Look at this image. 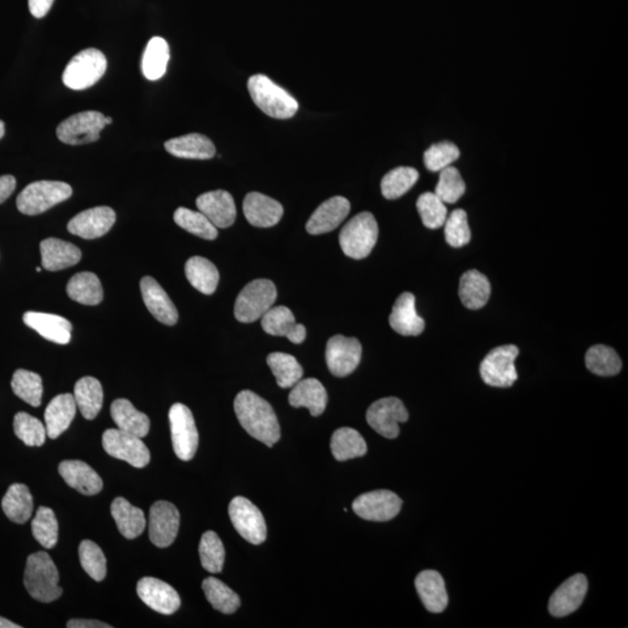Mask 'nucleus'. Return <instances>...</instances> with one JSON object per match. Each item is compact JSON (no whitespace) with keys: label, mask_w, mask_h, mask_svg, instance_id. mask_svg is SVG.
I'll use <instances>...</instances> for the list:
<instances>
[{"label":"nucleus","mask_w":628,"mask_h":628,"mask_svg":"<svg viewBox=\"0 0 628 628\" xmlns=\"http://www.w3.org/2000/svg\"><path fill=\"white\" fill-rule=\"evenodd\" d=\"M111 515L116 521L119 532L126 539L141 536L146 528V517L141 508L133 507L129 500L118 497L111 504Z\"/></svg>","instance_id":"obj_33"},{"label":"nucleus","mask_w":628,"mask_h":628,"mask_svg":"<svg viewBox=\"0 0 628 628\" xmlns=\"http://www.w3.org/2000/svg\"><path fill=\"white\" fill-rule=\"evenodd\" d=\"M2 508L8 519L14 523H27L31 519L34 508L31 491L20 483L12 485L4 496Z\"/></svg>","instance_id":"obj_37"},{"label":"nucleus","mask_w":628,"mask_h":628,"mask_svg":"<svg viewBox=\"0 0 628 628\" xmlns=\"http://www.w3.org/2000/svg\"><path fill=\"white\" fill-rule=\"evenodd\" d=\"M78 411L74 394L62 393L55 397L45 411L47 436L58 439L69 428Z\"/></svg>","instance_id":"obj_29"},{"label":"nucleus","mask_w":628,"mask_h":628,"mask_svg":"<svg viewBox=\"0 0 628 628\" xmlns=\"http://www.w3.org/2000/svg\"><path fill=\"white\" fill-rule=\"evenodd\" d=\"M74 397L83 417L93 420L103 407V386L95 377H83L75 384Z\"/></svg>","instance_id":"obj_36"},{"label":"nucleus","mask_w":628,"mask_h":628,"mask_svg":"<svg viewBox=\"0 0 628 628\" xmlns=\"http://www.w3.org/2000/svg\"><path fill=\"white\" fill-rule=\"evenodd\" d=\"M111 417L119 430L144 438L150 432L151 420L140 413L129 400H117L111 405Z\"/></svg>","instance_id":"obj_34"},{"label":"nucleus","mask_w":628,"mask_h":628,"mask_svg":"<svg viewBox=\"0 0 628 628\" xmlns=\"http://www.w3.org/2000/svg\"><path fill=\"white\" fill-rule=\"evenodd\" d=\"M165 151L180 159L210 160L215 155L214 142L205 135L193 133L164 143Z\"/></svg>","instance_id":"obj_32"},{"label":"nucleus","mask_w":628,"mask_h":628,"mask_svg":"<svg viewBox=\"0 0 628 628\" xmlns=\"http://www.w3.org/2000/svg\"><path fill=\"white\" fill-rule=\"evenodd\" d=\"M173 451L182 461L193 460L198 449L199 435L193 413L176 403L169 411Z\"/></svg>","instance_id":"obj_9"},{"label":"nucleus","mask_w":628,"mask_h":628,"mask_svg":"<svg viewBox=\"0 0 628 628\" xmlns=\"http://www.w3.org/2000/svg\"><path fill=\"white\" fill-rule=\"evenodd\" d=\"M340 246L345 256L362 260L372 252L379 239V225L371 212H361L343 226Z\"/></svg>","instance_id":"obj_4"},{"label":"nucleus","mask_w":628,"mask_h":628,"mask_svg":"<svg viewBox=\"0 0 628 628\" xmlns=\"http://www.w3.org/2000/svg\"><path fill=\"white\" fill-rule=\"evenodd\" d=\"M362 358V346L356 338L334 335L326 346V363L337 377H346L355 372Z\"/></svg>","instance_id":"obj_15"},{"label":"nucleus","mask_w":628,"mask_h":628,"mask_svg":"<svg viewBox=\"0 0 628 628\" xmlns=\"http://www.w3.org/2000/svg\"><path fill=\"white\" fill-rule=\"evenodd\" d=\"M68 628H111L109 623L99 621H91V619H71L67 623Z\"/></svg>","instance_id":"obj_58"},{"label":"nucleus","mask_w":628,"mask_h":628,"mask_svg":"<svg viewBox=\"0 0 628 628\" xmlns=\"http://www.w3.org/2000/svg\"><path fill=\"white\" fill-rule=\"evenodd\" d=\"M4 134H5V124L0 120V139L4 137Z\"/></svg>","instance_id":"obj_60"},{"label":"nucleus","mask_w":628,"mask_h":628,"mask_svg":"<svg viewBox=\"0 0 628 628\" xmlns=\"http://www.w3.org/2000/svg\"><path fill=\"white\" fill-rule=\"evenodd\" d=\"M330 449L335 460L341 462L362 457L368 451L363 436L354 428L350 427L339 428L333 433Z\"/></svg>","instance_id":"obj_41"},{"label":"nucleus","mask_w":628,"mask_h":628,"mask_svg":"<svg viewBox=\"0 0 628 628\" xmlns=\"http://www.w3.org/2000/svg\"><path fill=\"white\" fill-rule=\"evenodd\" d=\"M58 473L68 486L74 487L79 494L95 496L103 490V481L99 474L86 462L79 460L63 461L58 466Z\"/></svg>","instance_id":"obj_27"},{"label":"nucleus","mask_w":628,"mask_h":628,"mask_svg":"<svg viewBox=\"0 0 628 628\" xmlns=\"http://www.w3.org/2000/svg\"><path fill=\"white\" fill-rule=\"evenodd\" d=\"M276 299L277 288L269 279H256L243 288L237 296L235 314L237 320L244 324L261 319L269 311Z\"/></svg>","instance_id":"obj_7"},{"label":"nucleus","mask_w":628,"mask_h":628,"mask_svg":"<svg viewBox=\"0 0 628 628\" xmlns=\"http://www.w3.org/2000/svg\"><path fill=\"white\" fill-rule=\"evenodd\" d=\"M419 173L411 167H400L389 172L381 183L382 194L386 199H397L417 183Z\"/></svg>","instance_id":"obj_47"},{"label":"nucleus","mask_w":628,"mask_h":628,"mask_svg":"<svg viewBox=\"0 0 628 628\" xmlns=\"http://www.w3.org/2000/svg\"><path fill=\"white\" fill-rule=\"evenodd\" d=\"M445 236L447 244L453 248H461L469 244L471 232L466 211L458 209L447 216L445 222Z\"/></svg>","instance_id":"obj_54"},{"label":"nucleus","mask_w":628,"mask_h":628,"mask_svg":"<svg viewBox=\"0 0 628 628\" xmlns=\"http://www.w3.org/2000/svg\"><path fill=\"white\" fill-rule=\"evenodd\" d=\"M79 561L83 570L92 580L100 582L106 576V558L103 550L91 540H83L78 549Z\"/></svg>","instance_id":"obj_51"},{"label":"nucleus","mask_w":628,"mask_h":628,"mask_svg":"<svg viewBox=\"0 0 628 628\" xmlns=\"http://www.w3.org/2000/svg\"><path fill=\"white\" fill-rule=\"evenodd\" d=\"M140 288H141L142 299L148 311L164 325H176L178 321L177 309L156 279L151 276H146L140 282Z\"/></svg>","instance_id":"obj_22"},{"label":"nucleus","mask_w":628,"mask_h":628,"mask_svg":"<svg viewBox=\"0 0 628 628\" xmlns=\"http://www.w3.org/2000/svg\"><path fill=\"white\" fill-rule=\"evenodd\" d=\"M173 220L178 226L185 229L191 235L202 237V239L215 240L218 236V228L202 212L180 207L173 215Z\"/></svg>","instance_id":"obj_48"},{"label":"nucleus","mask_w":628,"mask_h":628,"mask_svg":"<svg viewBox=\"0 0 628 628\" xmlns=\"http://www.w3.org/2000/svg\"><path fill=\"white\" fill-rule=\"evenodd\" d=\"M105 116L97 111L74 114L58 126L57 135L59 141L79 146L99 141L100 131L105 129Z\"/></svg>","instance_id":"obj_10"},{"label":"nucleus","mask_w":628,"mask_h":628,"mask_svg":"<svg viewBox=\"0 0 628 628\" xmlns=\"http://www.w3.org/2000/svg\"><path fill=\"white\" fill-rule=\"evenodd\" d=\"M202 587L207 601L219 612L232 614L240 608L241 601L237 593L215 577H207L203 581Z\"/></svg>","instance_id":"obj_42"},{"label":"nucleus","mask_w":628,"mask_h":628,"mask_svg":"<svg viewBox=\"0 0 628 628\" xmlns=\"http://www.w3.org/2000/svg\"><path fill=\"white\" fill-rule=\"evenodd\" d=\"M42 267L48 271H58L78 265L82 252L78 246L67 241L48 237L40 244Z\"/></svg>","instance_id":"obj_28"},{"label":"nucleus","mask_w":628,"mask_h":628,"mask_svg":"<svg viewBox=\"0 0 628 628\" xmlns=\"http://www.w3.org/2000/svg\"><path fill=\"white\" fill-rule=\"evenodd\" d=\"M409 420V413L401 400L396 397L382 398L373 403L367 411V422L373 431L386 439H396L400 435V424Z\"/></svg>","instance_id":"obj_13"},{"label":"nucleus","mask_w":628,"mask_h":628,"mask_svg":"<svg viewBox=\"0 0 628 628\" xmlns=\"http://www.w3.org/2000/svg\"><path fill=\"white\" fill-rule=\"evenodd\" d=\"M112 121H113V120H112V118L105 117V124H106V125L112 124Z\"/></svg>","instance_id":"obj_61"},{"label":"nucleus","mask_w":628,"mask_h":628,"mask_svg":"<svg viewBox=\"0 0 628 628\" xmlns=\"http://www.w3.org/2000/svg\"><path fill=\"white\" fill-rule=\"evenodd\" d=\"M390 326L404 337H418L425 330V320L419 317L415 309V297L404 292L398 297L389 318Z\"/></svg>","instance_id":"obj_25"},{"label":"nucleus","mask_w":628,"mask_h":628,"mask_svg":"<svg viewBox=\"0 0 628 628\" xmlns=\"http://www.w3.org/2000/svg\"><path fill=\"white\" fill-rule=\"evenodd\" d=\"M116 212L111 207H93L75 215L68 223V231L83 239L93 240L109 233L116 223Z\"/></svg>","instance_id":"obj_17"},{"label":"nucleus","mask_w":628,"mask_h":628,"mask_svg":"<svg viewBox=\"0 0 628 628\" xmlns=\"http://www.w3.org/2000/svg\"><path fill=\"white\" fill-rule=\"evenodd\" d=\"M244 214L250 225L256 227H273L282 219L281 203L260 193H250L244 201Z\"/></svg>","instance_id":"obj_24"},{"label":"nucleus","mask_w":628,"mask_h":628,"mask_svg":"<svg viewBox=\"0 0 628 628\" xmlns=\"http://www.w3.org/2000/svg\"><path fill=\"white\" fill-rule=\"evenodd\" d=\"M460 157V150L453 142L444 141L433 144L424 154V162L432 173H440L452 165Z\"/></svg>","instance_id":"obj_55"},{"label":"nucleus","mask_w":628,"mask_h":628,"mask_svg":"<svg viewBox=\"0 0 628 628\" xmlns=\"http://www.w3.org/2000/svg\"><path fill=\"white\" fill-rule=\"evenodd\" d=\"M67 294L72 300L83 305H99L104 298L103 287L97 275L83 271L72 276L67 286Z\"/></svg>","instance_id":"obj_38"},{"label":"nucleus","mask_w":628,"mask_h":628,"mask_svg":"<svg viewBox=\"0 0 628 628\" xmlns=\"http://www.w3.org/2000/svg\"><path fill=\"white\" fill-rule=\"evenodd\" d=\"M420 600L424 606L432 613L444 612L448 605L447 590L440 572L435 570H424L415 579Z\"/></svg>","instance_id":"obj_30"},{"label":"nucleus","mask_w":628,"mask_h":628,"mask_svg":"<svg viewBox=\"0 0 628 628\" xmlns=\"http://www.w3.org/2000/svg\"><path fill=\"white\" fill-rule=\"evenodd\" d=\"M235 411L245 431L254 439L273 447L281 439V428L273 406L258 394L244 390L237 394Z\"/></svg>","instance_id":"obj_1"},{"label":"nucleus","mask_w":628,"mask_h":628,"mask_svg":"<svg viewBox=\"0 0 628 628\" xmlns=\"http://www.w3.org/2000/svg\"><path fill=\"white\" fill-rule=\"evenodd\" d=\"M57 566L46 551L29 555L25 568L24 583L29 595L41 602H52L61 597Z\"/></svg>","instance_id":"obj_2"},{"label":"nucleus","mask_w":628,"mask_h":628,"mask_svg":"<svg viewBox=\"0 0 628 628\" xmlns=\"http://www.w3.org/2000/svg\"><path fill=\"white\" fill-rule=\"evenodd\" d=\"M248 91L254 103L267 116L290 119L298 111L297 100L265 75H254L248 79Z\"/></svg>","instance_id":"obj_3"},{"label":"nucleus","mask_w":628,"mask_h":628,"mask_svg":"<svg viewBox=\"0 0 628 628\" xmlns=\"http://www.w3.org/2000/svg\"><path fill=\"white\" fill-rule=\"evenodd\" d=\"M71 196L72 188L65 182H34L21 191L16 198V207L23 215H37L67 201Z\"/></svg>","instance_id":"obj_5"},{"label":"nucleus","mask_w":628,"mask_h":628,"mask_svg":"<svg viewBox=\"0 0 628 628\" xmlns=\"http://www.w3.org/2000/svg\"><path fill=\"white\" fill-rule=\"evenodd\" d=\"M402 499L389 490H376L359 496L354 500L353 510L359 517L369 521H389L402 510Z\"/></svg>","instance_id":"obj_14"},{"label":"nucleus","mask_w":628,"mask_h":628,"mask_svg":"<svg viewBox=\"0 0 628 628\" xmlns=\"http://www.w3.org/2000/svg\"><path fill=\"white\" fill-rule=\"evenodd\" d=\"M199 557L204 570L211 574H218L223 570L225 562V547L218 534L214 530H207L203 534L199 543Z\"/></svg>","instance_id":"obj_49"},{"label":"nucleus","mask_w":628,"mask_h":628,"mask_svg":"<svg viewBox=\"0 0 628 628\" xmlns=\"http://www.w3.org/2000/svg\"><path fill=\"white\" fill-rule=\"evenodd\" d=\"M585 366L595 375L610 377L621 372L623 363L613 348L596 345L587 351Z\"/></svg>","instance_id":"obj_43"},{"label":"nucleus","mask_w":628,"mask_h":628,"mask_svg":"<svg viewBox=\"0 0 628 628\" xmlns=\"http://www.w3.org/2000/svg\"><path fill=\"white\" fill-rule=\"evenodd\" d=\"M196 205L216 228L231 227L236 219V207L232 194L225 190L210 191L197 198Z\"/></svg>","instance_id":"obj_20"},{"label":"nucleus","mask_w":628,"mask_h":628,"mask_svg":"<svg viewBox=\"0 0 628 628\" xmlns=\"http://www.w3.org/2000/svg\"><path fill=\"white\" fill-rule=\"evenodd\" d=\"M54 0H28L29 11L37 19L44 18L52 8Z\"/></svg>","instance_id":"obj_56"},{"label":"nucleus","mask_w":628,"mask_h":628,"mask_svg":"<svg viewBox=\"0 0 628 628\" xmlns=\"http://www.w3.org/2000/svg\"><path fill=\"white\" fill-rule=\"evenodd\" d=\"M108 70V59L99 49H84L68 63L62 79L71 90H86L95 86Z\"/></svg>","instance_id":"obj_6"},{"label":"nucleus","mask_w":628,"mask_h":628,"mask_svg":"<svg viewBox=\"0 0 628 628\" xmlns=\"http://www.w3.org/2000/svg\"><path fill=\"white\" fill-rule=\"evenodd\" d=\"M180 512L173 503L159 500L152 505L150 512V539L159 549L171 546L180 529Z\"/></svg>","instance_id":"obj_16"},{"label":"nucleus","mask_w":628,"mask_h":628,"mask_svg":"<svg viewBox=\"0 0 628 628\" xmlns=\"http://www.w3.org/2000/svg\"><path fill=\"white\" fill-rule=\"evenodd\" d=\"M32 533L46 550H52L58 540V521L52 508L40 507L32 520Z\"/></svg>","instance_id":"obj_46"},{"label":"nucleus","mask_w":628,"mask_h":628,"mask_svg":"<svg viewBox=\"0 0 628 628\" xmlns=\"http://www.w3.org/2000/svg\"><path fill=\"white\" fill-rule=\"evenodd\" d=\"M466 193V183L460 172L456 168H445L440 172L438 185L435 188V194L445 204H454L458 201Z\"/></svg>","instance_id":"obj_53"},{"label":"nucleus","mask_w":628,"mask_h":628,"mask_svg":"<svg viewBox=\"0 0 628 628\" xmlns=\"http://www.w3.org/2000/svg\"><path fill=\"white\" fill-rule=\"evenodd\" d=\"M16 181L12 175H5L0 177V204H3L6 199L10 198L11 194L16 190Z\"/></svg>","instance_id":"obj_57"},{"label":"nucleus","mask_w":628,"mask_h":628,"mask_svg":"<svg viewBox=\"0 0 628 628\" xmlns=\"http://www.w3.org/2000/svg\"><path fill=\"white\" fill-rule=\"evenodd\" d=\"M103 447L110 456L126 461L135 468H144L151 461L150 449L141 438L119 428L104 432Z\"/></svg>","instance_id":"obj_11"},{"label":"nucleus","mask_w":628,"mask_h":628,"mask_svg":"<svg viewBox=\"0 0 628 628\" xmlns=\"http://www.w3.org/2000/svg\"><path fill=\"white\" fill-rule=\"evenodd\" d=\"M262 329L274 337H286L299 345L307 339L305 326L297 324L294 313L287 307H273L261 318Z\"/></svg>","instance_id":"obj_26"},{"label":"nucleus","mask_w":628,"mask_h":628,"mask_svg":"<svg viewBox=\"0 0 628 628\" xmlns=\"http://www.w3.org/2000/svg\"><path fill=\"white\" fill-rule=\"evenodd\" d=\"M23 320L29 329L36 330L46 340L67 345L71 340V322L57 314L28 311Z\"/></svg>","instance_id":"obj_23"},{"label":"nucleus","mask_w":628,"mask_h":628,"mask_svg":"<svg viewBox=\"0 0 628 628\" xmlns=\"http://www.w3.org/2000/svg\"><path fill=\"white\" fill-rule=\"evenodd\" d=\"M16 435L28 447H40L45 444L47 430L39 419L26 413L16 414L14 420Z\"/></svg>","instance_id":"obj_50"},{"label":"nucleus","mask_w":628,"mask_h":628,"mask_svg":"<svg viewBox=\"0 0 628 628\" xmlns=\"http://www.w3.org/2000/svg\"><path fill=\"white\" fill-rule=\"evenodd\" d=\"M267 363L273 372L276 382L283 389L292 388L303 379V368L295 356L286 353H271L267 358Z\"/></svg>","instance_id":"obj_44"},{"label":"nucleus","mask_w":628,"mask_h":628,"mask_svg":"<svg viewBox=\"0 0 628 628\" xmlns=\"http://www.w3.org/2000/svg\"><path fill=\"white\" fill-rule=\"evenodd\" d=\"M185 275L191 286L204 295L215 294L219 283V271L205 257L194 256L185 263Z\"/></svg>","instance_id":"obj_39"},{"label":"nucleus","mask_w":628,"mask_h":628,"mask_svg":"<svg viewBox=\"0 0 628 628\" xmlns=\"http://www.w3.org/2000/svg\"><path fill=\"white\" fill-rule=\"evenodd\" d=\"M40 271H41L40 267H37V273H40Z\"/></svg>","instance_id":"obj_62"},{"label":"nucleus","mask_w":628,"mask_h":628,"mask_svg":"<svg viewBox=\"0 0 628 628\" xmlns=\"http://www.w3.org/2000/svg\"><path fill=\"white\" fill-rule=\"evenodd\" d=\"M518 355L519 348L515 345L500 346L492 350L479 367L483 382L494 388H510L518 380L515 367Z\"/></svg>","instance_id":"obj_8"},{"label":"nucleus","mask_w":628,"mask_h":628,"mask_svg":"<svg viewBox=\"0 0 628 628\" xmlns=\"http://www.w3.org/2000/svg\"><path fill=\"white\" fill-rule=\"evenodd\" d=\"M171 49L163 37H155L148 42L142 57V74L148 80L162 78L167 72Z\"/></svg>","instance_id":"obj_40"},{"label":"nucleus","mask_w":628,"mask_h":628,"mask_svg":"<svg viewBox=\"0 0 628 628\" xmlns=\"http://www.w3.org/2000/svg\"><path fill=\"white\" fill-rule=\"evenodd\" d=\"M351 211V203L345 197L330 198L313 212L307 224L309 235H325L340 226Z\"/></svg>","instance_id":"obj_21"},{"label":"nucleus","mask_w":628,"mask_h":628,"mask_svg":"<svg viewBox=\"0 0 628 628\" xmlns=\"http://www.w3.org/2000/svg\"><path fill=\"white\" fill-rule=\"evenodd\" d=\"M328 392L324 385L316 379L300 380L298 383L292 386L288 394V403L291 406L307 407L313 417H319L325 413L328 405Z\"/></svg>","instance_id":"obj_31"},{"label":"nucleus","mask_w":628,"mask_h":628,"mask_svg":"<svg viewBox=\"0 0 628 628\" xmlns=\"http://www.w3.org/2000/svg\"><path fill=\"white\" fill-rule=\"evenodd\" d=\"M458 295L462 304L469 309L485 307L491 295V284L486 275L477 270H469L462 275Z\"/></svg>","instance_id":"obj_35"},{"label":"nucleus","mask_w":628,"mask_h":628,"mask_svg":"<svg viewBox=\"0 0 628 628\" xmlns=\"http://www.w3.org/2000/svg\"><path fill=\"white\" fill-rule=\"evenodd\" d=\"M229 518L236 532L253 545L266 541L267 525L265 517L250 500L236 497L229 503Z\"/></svg>","instance_id":"obj_12"},{"label":"nucleus","mask_w":628,"mask_h":628,"mask_svg":"<svg viewBox=\"0 0 628 628\" xmlns=\"http://www.w3.org/2000/svg\"><path fill=\"white\" fill-rule=\"evenodd\" d=\"M588 592V580L583 574H577L560 585L551 595L549 610L553 617L563 618L575 612L582 605Z\"/></svg>","instance_id":"obj_19"},{"label":"nucleus","mask_w":628,"mask_h":628,"mask_svg":"<svg viewBox=\"0 0 628 628\" xmlns=\"http://www.w3.org/2000/svg\"><path fill=\"white\" fill-rule=\"evenodd\" d=\"M417 209L427 228L443 227L448 216L447 207L434 193H425L418 198Z\"/></svg>","instance_id":"obj_52"},{"label":"nucleus","mask_w":628,"mask_h":628,"mask_svg":"<svg viewBox=\"0 0 628 628\" xmlns=\"http://www.w3.org/2000/svg\"><path fill=\"white\" fill-rule=\"evenodd\" d=\"M0 628H20L16 623L8 621V619L0 617Z\"/></svg>","instance_id":"obj_59"},{"label":"nucleus","mask_w":628,"mask_h":628,"mask_svg":"<svg viewBox=\"0 0 628 628\" xmlns=\"http://www.w3.org/2000/svg\"><path fill=\"white\" fill-rule=\"evenodd\" d=\"M138 596L144 604L161 614L175 613L181 606V598L175 589L154 577H143L137 587Z\"/></svg>","instance_id":"obj_18"},{"label":"nucleus","mask_w":628,"mask_h":628,"mask_svg":"<svg viewBox=\"0 0 628 628\" xmlns=\"http://www.w3.org/2000/svg\"><path fill=\"white\" fill-rule=\"evenodd\" d=\"M11 386L16 396H18L20 400L34 407L41 405L44 385H42L39 373L19 369L12 377Z\"/></svg>","instance_id":"obj_45"}]
</instances>
